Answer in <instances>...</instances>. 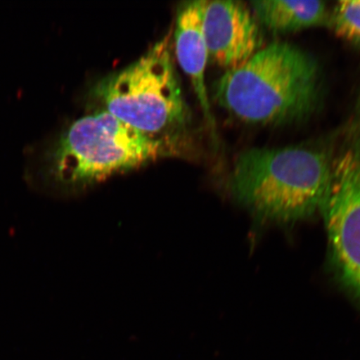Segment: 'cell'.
Instances as JSON below:
<instances>
[{"instance_id":"1","label":"cell","mask_w":360,"mask_h":360,"mask_svg":"<svg viewBox=\"0 0 360 360\" xmlns=\"http://www.w3.org/2000/svg\"><path fill=\"white\" fill-rule=\"evenodd\" d=\"M213 90L216 103L243 122L283 124L306 120L321 107L323 83L310 53L276 42L226 70Z\"/></svg>"},{"instance_id":"2","label":"cell","mask_w":360,"mask_h":360,"mask_svg":"<svg viewBox=\"0 0 360 360\" xmlns=\"http://www.w3.org/2000/svg\"><path fill=\"white\" fill-rule=\"evenodd\" d=\"M179 154L98 110L72 123L30 164L25 175L31 187L67 191Z\"/></svg>"},{"instance_id":"3","label":"cell","mask_w":360,"mask_h":360,"mask_svg":"<svg viewBox=\"0 0 360 360\" xmlns=\"http://www.w3.org/2000/svg\"><path fill=\"white\" fill-rule=\"evenodd\" d=\"M335 154L334 148L323 145L249 148L233 164L229 190L261 219L300 221L322 209Z\"/></svg>"},{"instance_id":"4","label":"cell","mask_w":360,"mask_h":360,"mask_svg":"<svg viewBox=\"0 0 360 360\" xmlns=\"http://www.w3.org/2000/svg\"><path fill=\"white\" fill-rule=\"evenodd\" d=\"M170 47L168 35L133 64L98 81L92 96L101 110L181 154L191 114Z\"/></svg>"},{"instance_id":"5","label":"cell","mask_w":360,"mask_h":360,"mask_svg":"<svg viewBox=\"0 0 360 360\" xmlns=\"http://www.w3.org/2000/svg\"><path fill=\"white\" fill-rule=\"evenodd\" d=\"M339 150L322 211L340 280L360 300V101Z\"/></svg>"},{"instance_id":"6","label":"cell","mask_w":360,"mask_h":360,"mask_svg":"<svg viewBox=\"0 0 360 360\" xmlns=\"http://www.w3.org/2000/svg\"><path fill=\"white\" fill-rule=\"evenodd\" d=\"M202 29L209 58L231 70L259 51L262 34L250 8L238 1H207Z\"/></svg>"},{"instance_id":"7","label":"cell","mask_w":360,"mask_h":360,"mask_svg":"<svg viewBox=\"0 0 360 360\" xmlns=\"http://www.w3.org/2000/svg\"><path fill=\"white\" fill-rule=\"evenodd\" d=\"M206 3L205 0H198L180 6L174 30V48L180 66L191 80L207 123L214 130L215 121L205 84L209 53L202 22Z\"/></svg>"},{"instance_id":"8","label":"cell","mask_w":360,"mask_h":360,"mask_svg":"<svg viewBox=\"0 0 360 360\" xmlns=\"http://www.w3.org/2000/svg\"><path fill=\"white\" fill-rule=\"evenodd\" d=\"M255 17L274 33L287 34L328 24L326 2L266 0L252 3Z\"/></svg>"},{"instance_id":"9","label":"cell","mask_w":360,"mask_h":360,"mask_svg":"<svg viewBox=\"0 0 360 360\" xmlns=\"http://www.w3.org/2000/svg\"><path fill=\"white\" fill-rule=\"evenodd\" d=\"M328 26L340 38L360 44V0L338 2L330 13Z\"/></svg>"}]
</instances>
